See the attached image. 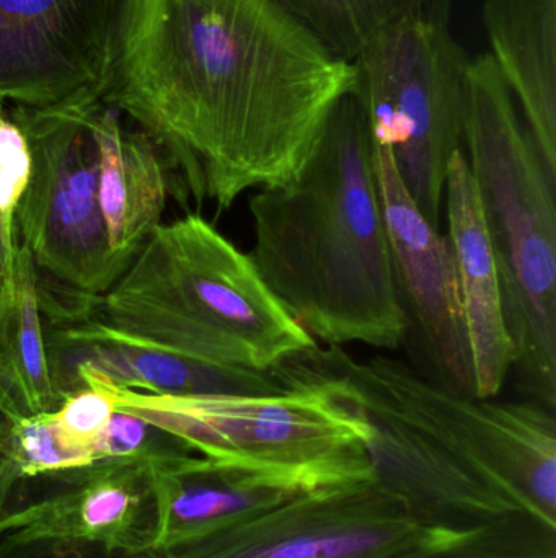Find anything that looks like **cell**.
<instances>
[{"label":"cell","mask_w":556,"mask_h":558,"mask_svg":"<svg viewBox=\"0 0 556 558\" xmlns=\"http://www.w3.org/2000/svg\"><path fill=\"white\" fill-rule=\"evenodd\" d=\"M356 87L353 62L274 0H120L101 97L196 203L289 182Z\"/></svg>","instance_id":"6da1fadb"},{"label":"cell","mask_w":556,"mask_h":558,"mask_svg":"<svg viewBox=\"0 0 556 558\" xmlns=\"http://www.w3.org/2000/svg\"><path fill=\"white\" fill-rule=\"evenodd\" d=\"M307 356L338 376L371 426L375 482L428 527L464 531L511 514L556 526L555 412L532 400L459 396L404 361Z\"/></svg>","instance_id":"7a4b0ae2"},{"label":"cell","mask_w":556,"mask_h":558,"mask_svg":"<svg viewBox=\"0 0 556 558\" xmlns=\"http://www.w3.org/2000/svg\"><path fill=\"white\" fill-rule=\"evenodd\" d=\"M248 257L294 320L329 347L398 350V295L368 118L355 94L333 108L302 169L250 202Z\"/></svg>","instance_id":"3957f363"},{"label":"cell","mask_w":556,"mask_h":558,"mask_svg":"<svg viewBox=\"0 0 556 558\" xmlns=\"http://www.w3.org/2000/svg\"><path fill=\"white\" fill-rule=\"evenodd\" d=\"M95 317L172 353L271 371L319 347L254 262L198 215L160 225Z\"/></svg>","instance_id":"277c9868"},{"label":"cell","mask_w":556,"mask_h":558,"mask_svg":"<svg viewBox=\"0 0 556 558\" xmlns=\"http://www.w3.org/2000/svg\"><path fill=\"white\" fill-rule=\"evenodd\" d=\"M464 146L502 282L511 371L528 400L555 412L556 179L490 54L467 68Z\"/></svg>","instance_id":"5b68a950"},{"label":"cell","mask_w":556,"mask_h":558,"mask_svg":"<svg viewBox=\"0 0 556 558\" xmlns=\"http://www.w3.org/2000/svg\"><path fill=\"white\" fill-rule=\"evenodd\" d=\"M307 353L277 366L286 389L271 396H160L91 369L78 371L77 383L97 380L120 412L293 494L375 481L365 413L345 383Z\"/></svg>","instance_id":"8992f818"},{"label":"cell","mask_w":556,"mask_h":558,"mask_svg":"<svg viewBox=\"0 0 556 558\" xmlns=\"http://www.w3.org/2000/svg\"><path fill=\"white\" fill-rule=\"evenodd\" d=\"M453 0H428L358 58V97L374 143L387 144L421 215L440 229L450 160L462 149L470 59L450 32Z\"/></svg>","instance_id":"52a82bcc"},{"label":"cell","mask_w":556,"mask_h":558,"mask_svg":"<svg viewBox=\"0 0 556 558\" xmlns=\"http://www.w3.org/2000/svg\"><path fill=\"white\" fill-rule=\"evenodd\" d=\"M101 90L51 107H16L10 118L28 141L33 169L15 213V239L36 274L84 294L103 295L123 275L108 245L98 199L91 104Z\"/></svg>","instance_id":"ba28073f"},{"label":"cell","mask_w":556,"mask_h":558,"mask_svg":"<svg viewBox=\"0 0 556 558\" xmlns=\"http://www.w3.org/2000/svg\"><path fill=\"white\" fill-rule=\"evenodd\" d=\"M421 526L375 481L302 492L250 520L162 550L163 558H384Z\"/></svg>","instance_id":"9c48e42d"},{"label":"cell","mask_w":556,"mask_h":558,"mask_svg":"<svg viewBox=\"0 0 556 558\" xmlns=\"http://www.w3.org/2000/svg\"><path fill=\"white\" fill-rule=\"evenodd\" d=\"M372 147L395 281L407 318L405 343L413 340L415 371L450 392L477 397L449 241L421 215L391 146L372 141Z\"/></svg>","instance_id":"30bf717a"},{"label":"cell","mask_w":556,"mask_h":558,"mask_svg":"<svg viewBox=\"0 0 556 558\" xmlns=\"http://www.w3.org/2000/svg\"><path fill=\"white\" fill-rule=\"evenodd\" d=\"M120 0H0V101L51 107L101 90Z\"/></svg>","instance_id":"8fae6325"},{"label":"cell","mask_w":556,"mask_h":558,"mask_svg":"<svg viewBox=\"0 0 556 558\" xmlns=\"http://www.w3.org/2000/svg\"><path fill=\"white\" fill-rule=\"evenodd\" d=\"M16 530L74 537L131 556L159 550L162 518L153 468L124 459H95L26 477Z\"/></svg>","instance_id":"7c38bea8"},{"label":"cell","mask_w":556,"mask_h":558,"mask_svg":"<svg viewBox=\"0 0 556 558\" xmlns=\"http://www.w3.org/2000/svg\"><path fill=\"white\" fill-rule=\"evenodd\" d=\"M45 337L61 400L77 390L81 369L97 371L124 389L160 396H271L286 389L277 367L255 371L193 360L136 340L97 317L45 324Z\"/></svg>","instance_id":"4fadbf2b"},{"label":"cell","mask_w":556,"mask_h":558,"mask_svg":"<svg viewBox=\"0 0 556 558\" xmlns=\"http://www.w3.org/2000/svg\"><path fill=\"white\" fill-rule=\"evenodd\" d=\"M444 202L447 241L456 265L479 399H495L512 367V344L503 314L502 282L483 219L479 190L464 150L450 160Z\"/></svg>","instance_id":"5bb4252c"},{"label":"cell","mask_w":556,"mask_h":558,"mask_svg":"<svg viewBox=\"0 0 556 558\" xmlns=\"http://www.w3.org/2000/svg\"><path fill=\"white\" fill-rule=\"evenodd\" d=\"M90 124L108 245L124 274L160 226L169 175L156 143L101 94L91 104Z\"/></svg>","instance_id":"9a60e30c"},{"label":"cell","mask_w":556,"mask_h":558,"mask_svg":"<svg viewBox=\"0 0 556 558\" xmlns=\"http://www.w3.org/2000/svg\"><path fill=\"white\" fill-rule=\"evenodd\" d=\"M493 62L556 179V0H485Z\"/></svg>","instance_id":"2e32d148"},{"label":"cell","mask_w":556,"mask_h":558,"mask_svg":"<svg viewBox=\"0 0 556 558\" xmlns=\"http://www.w3.org/2000/svg\"><path fill=\"white\" fill-rule=\"evenodd\" d=\"M159 494V550L250 520L294 497L293 492L209 458L152 465Z\"/></svg>","instance_id":"e0dca14e"},{"label":"cell","mask_w":556,"mask_h":558,"mask_svg":"<svg viewBox=\"0 0 556 558\" xmlns=\"http://www.w3.org/2000/svg\"><path fill=\"white\" fill-rule=\"evenodd\" d=\"M46 348L32 255L16 242L0 294V415L12 425L61 405Z\"/></svg>","instance_id":"ac0fdd59"},{"label":"cell","mask_w":556,"mask_h":558,"mask_svg":"<svg viewBox=\"0 0 556 558\" xmlns=\"http://www.w3.org/2000/svg\"><path fill=\"white\" fill-rule=\"evenodd\" d=\"M384 558H556V526L522 513L472 530L427 527Z\"/></svg>","instance_id":"d6986e66"},{"label":"cell","mask_w":556,"mask_h":558,"mask_svg":"<svg viewBox=\"0 0 556 558\" xmlns=\"http://www.w3.org/2000/svg\"><path fill=\"white\" fill-rule=\"evenodd\" d=\"M319 36L336 56L353 62L385 28L428 0H274Z\"/></svg>","instance_id":"ffe728a7"},{"label":"cell","mask_w":556,"mask_h":558,"mask_svg":"<svg viewBox=\"0 0 556 558\" xmlns=\"http://www.w3.org/2000/svg\"><path fill=\"white\" fill-rule=\"evenodd\" d=\"M193 452L195 451L178 436L120 410L111 415L110 422L91 448L94 461L124 459L150 465L188 458Z\"/></svg>","instance_id":"44dd1931"},{"label":"cell","mask_w":556,"mask_h":558,"mask_svg":"<svg viewBox=\"0 0 556 558\" xmlns=\"http://www.w3.org/2000/svg\"><path fill=\"white\" fill-rule=\"evenodd\" d=\"M13 459L26 477L90 464L87 452L74 448L59 432L52 413L29 416L12 426Z\"/></svg>","instance_id":"7402d4cb"},{"label":"cell","mask_w":556,"mask_h":558,"mask_svg":"<svg viewBox=\"0 0 556 558\" xmlns=\"http://www.w3.org/2000/svg\"><path fill=\"white\" fill-rule=\"evenodd\" d=\"M28 141L18 124L0 114V231L10 254H15V213L32 179Z\"/></svg>","instance_id":"603a6c76"},{"label":"cell","mask_w":556,"mask_h":558,"mask_svg":"<svg viewBox=\"0 0 556 558\" xmlns=\"http://www.w3.org/2000/svg\"><path fill=\"white\" fill-rule=\"evenodd\" d=\"M82 384L84 387L69 393L52 415L65 441L91 456L95 441L116 412V407L97 380L87 377Z\"/></svg>","instance_id":"cb8c5ba5"},{"label":"cell","mask_w":556,"mask_h":558,"mask_svg":"<svg viewBox=\"0 0 556 558\" xmlns=\"http://www.w3.org/2000/svg\"><path fill=\"white\" fill-rule=\"evenodd\" d=\"M74 537L16 530L0 539V558H137Z\"/></svg>","instance_id":"d4e9b609"},{"label":"cell","mask_w":556,"mask_h":558,"mask_svg":"<svg viewBox=\"0 0 556 558\" xmlns=\"http://www.w3.org/2000/svg\"><path fill=\"white\" fill-rule=\"evenodd\" d=\"M12 426L0 415V539L15 530L25 504L26 475L13 459Z\"/></svg>","instance_id":"484cf974"},{"label":"cell","mask_w":556,"mask_h":558,"mask_svg":"<svg viewBox=\"0 0 556 558\" xmlns=\"http://www.w3.org/2000/svg\"><path fill=\"white\" fill-rule=\"evenodd\" d=\"M13 257H15V254H10L7 251L5 244H3L2 231H0V294H2L10 274H12Z\"/></svg>","instance_id":"4316f807"},{"label":"cell","mask_w":556,"mask_h":558,"mask_svg":"<svg viewBox=\"0 0 556 558\" xmlns=\"http://www.w3.org/2000/svg\"><path fill=\"white\" fill-rule=\"evenodd\" d=\"M2 113H3V104H2V101H0V114H2Z\"/></svg>","instance_id":"83f0119b"}]
</instances>
